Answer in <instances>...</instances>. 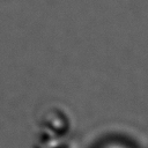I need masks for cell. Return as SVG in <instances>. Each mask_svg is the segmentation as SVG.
Here are the masks:
<instances>
[{
    "instance_id": "cell-1",
    "label": "cell",
    "mask_w": 148,
    "mask_h": 148,
    "mask_svg": "<svg viewBox=\"0 0 148 148\" xmlns=\"http://www.w3.org/2000/svg\"><path fill=\"white\" fill-rule=\"evenodd\" d=\"M105 148H126V147H124L121 145H110V146H108Z\"/></svg>"
}]
</instances>
